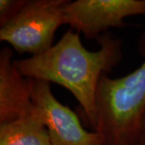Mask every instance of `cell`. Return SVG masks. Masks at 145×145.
Here are the masks:
<instances>
[{
    "instance_id": "cell-1",
    "label": "cell",
    "mask_w": 145,
    "mask_h": 145,
    "mask_svg": "<svg viewBox=\"0 0 145 145\" xmlns=\"http://www.w3.org/2000/svg\"><path fill=\"white\" fill-rule=\"evenodd\" d=\"M100 48L83 46L79 32L66 31L52 48L29 58L14 61L27 78L56 83L70 91L84 110L90 127L96 125V94L102 75L110 72L122 58L121 41L110 33L98 38Z\"/></svg>"
},
{
    "instance_id": "cell-9",
    "label": "cell",
    "mask_w": 145,
    "mask_h": 145,
    "mask_svg": "<svg viewBox=\"0 0 145 145\" xmlns=\"http://www.w3.org/2000/svg\"><path fill=\"white\" fill-rule=\"evenodd\" d=\"M135 145H145V110L141 120L140 131Z\"/></svg>"
},
{
    "instance_id": "cell-2",
    "label": "cell",
    "mask_w": 145,
    "mask_h": 145,
    "mask_svg": "<svg viewBox=\"0 0 145 145\" xmlns=\"http://www.w3.org/2000/svg\"><path fill=\"white\" fill-rule=\"evenodd\" d=\"M145 110V61L119 78L106 74L99 80L93 131L105 145H135Z\"/></svg>"
},
{
    "instance_id": "cell-8",
    "label": "cell",
    "mask_w": 145,
    "mask_h": 145,
    "mask_svg": "<svg viewBox=\"0 0 145 145\" xmlns=\"http://www.w3.org/2000/svg\"><path fill=\"white\" fill-rule=\"evenodd\" d=\"M28 0H0V25L4 26L22 10Z\"/></svg>"
},
{
    "instance_id": "cell-6",
    "label": "cell",
    "mask_w": 145,
    "mask_h": 145,
    "mask_svg": "<svg viewBox=\"0 0 145 145\" xmlns=\"http://www.w3.org/2000/svg\"><path fill=\"white\" fill-rule=\"evenodd\" d=\"M34 111L31 81L17 69L11 48L0 52V124L12 122Z\"/></svg>"
},
{
    "instance_id": "cell-4",
    "label": "cell",
    "mask_w": 145,
    "mask_h": 145,
    "mask_svg": "<svg viewBox=\"0 0 145 145\" xmlns=\"http://www.w3.org/2000/svg\"><path fill=\"white\" fill-rule=\"evenodd\" d=\"M30 81L32 103L41 116L52 145H105L99 133L84 129L76 114L54 97L50 83Z\"/></svg>"
},
{
    "instance_id": "cell-3",
    "label": "cell",
    "mask_w": 145,
    "mask_h": 145,
    "mask_svg": "<svg viewBox=\"0 0 145 145\" xmlns=\"http://www.w3.org/2000/svg\"><path fill=\"white\" fill-rule=\"evenodd\" d=\"M69 0H28L0 29L1 41L20 53L36 56L53 46L55 33L65 23L64 8Z\"/></svg>"
},
{
    "instance_id": "cell-5",
    "label": "cell",
    "mask_w": 145,
    "mask_h": 145,
    "mask_svg": "<svg viewBox=\"0 0 145 145\" xmlns=\"http://www.w3.org/2000/svg\"><path fill=\"white\" fill-rule=\"evenodd\" d=\"M133 16H145V0H76L64 8L65 24L89 39L124 26L125 18Z\"/></svg>"
},
{
    "instance_id": "cell-7",
    "label": "cell",
    "mask_w": 145,
    "mask_h": 145,
    "mask_svg": "<svg viewBox=\"0 0 145 145\" xmlns=\"http://www.w3.org/2000/svg\"><path fill=\"white\" fill-rule=\"evenodd\" d=\"M0 145H52L41 116L34 111L20 119L0 124Z\"/></svg>"
}]
</instances>
